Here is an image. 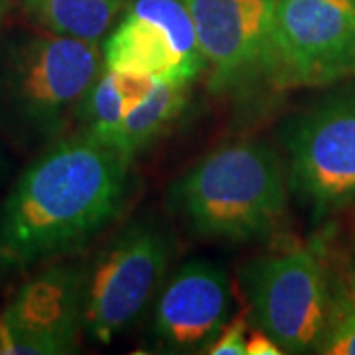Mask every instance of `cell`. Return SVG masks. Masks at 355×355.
Here are the masks:
<instances>
[{
    "mask_svg": "<svg viewBox=\"0 0 355 355\" xmlns=\"http://www.w3.org/2000/svg\"><path fill=\"white\" fill-rule=\"evenodd\" d=\"M288 191L314 216L355 202V89L322 101L288 128Z\"/></svg>",
    "mask_w": 355,
    "mask_h": 355,
    "instance_id": "52a82bcc",
    "label": "cell"
},
{
    "mask_svg": "<svg viewBox=\"0 0 355 355\" xmlns=\"http://www.w3.org/2000/svg\"><path fill=\"white\" fill-rule=\"evenodd\" d=\"M216 91L266 76L277 0H184Z\"/></svg>",
    "mask_w": 355,
    "mask_h": 355,
    "instance_id": "30bf717a",
    "label": "cell"
},
{
    "mask_svg": "<svg viewBox=\"0 0 355 355\" xmlns=\"http://www.w3.org/2000/svg\"><path fill=\"white\" fill-rule=\"evenodd\" d=\"M286 198L279 154L259 140L217 148L170 188V205L193 233L229 243L268 235L286 211Z\"/></svg>",
    "mask_w": 355,
    "mask_h": 355,
    "instance_id": "3957f363",
    "label": "cell"
},
{
    "mask_svg": "<svg viewBox=\"0 0 355 355\" xmlns=\"http://www.w3.org/2000/svg\"><path fill=\"white\" fill-rule=\"evenodd\" d=\"M170 263V239L148 221L116 235L85 275L83 330L99 343L127 331L160 291Z\"/></svg>",
    "mask_w": 355,
    "mask_h": 355,
    "instance_id": "5b68a950",
    "label": "cell"
},
{
    "mask_svg": "<svg viewBox=\"0 0 355 355\" xmlns=\"http://www.w3.org/2000/svg\"><path fill=\"white\" fill-rule=\"evenodd\" d=\"M266 77L277 87L355 77V0H277Z\"/></svg>",
    "mask_w": 355,
    "mask_h": 355,
    "instance_id": "277c9868",
    "label": "cell"
},
{
    "mask_svg": "<svg viewBox=\"0 0 355 355\" xmlns=\"http://www.w3.org/2000/svg\"><path fill=\"white\" fill-rule=\"evenodd\" d=\"M154 83L156 81L148 77L101 67L77 114L79 130L103 142L125 119V114L148 95Z\"/></svg>",
    "mask_w": 355,
    "mask_h": 355,
    "instance_id": "4fadbf2b",
    "label": "cell"
},
{
    "mask_svg": "<svg viewBox=\"0 0 355 355\" xmlns=\"http://www.w3.org/2000/svg\"><path fill=\"white\" fill-rule=\"evenodd\" d=\"M125 0H30V10L48 32L101 44L123 12Z\"/></svg>",
    "mask_w": 355,
    "mask_h": 355,
    "instance_id": "5bb4252c",
    "label": "cell"
},
{
    "mask_svg": "<svg viewBox=\"0 0 355 355\" xmlns=\"http://www.w3.org/2000/svg\"><path fill=\"white\" fill-rule=\"evenodd\" d=\"M284 354L282 347L275 342L265 330L257 328L254 331L247 334L245 343V355H280Z\"/></svg>",
    "mask_w": 355,
    "mask_h": 355,
    "instance_id": "e0dca14e",
    "label": "cell"
},
{
    "mask_svg": "<svg viewBox=\"0 0 355 355\" xmlns=\"http://www.w3.org/2000/svg\"><path fill=\"white\" fill-rule=\"evenodd\" d=\"M190 101V87H178L168 83H154L144 99H140L125 119L103 140L130 162L146 150L154 140L172 127L186 111Z\"/></svg>",
    "mask_w": 355,
    "mask_h": 355,
    "instance_id": "7c38bea8",
    "label": "cell"
},
{
    "mask_svg": "<svg viewBox=\"0 0 355 355\" xmlns=\"http://www.w3.org/2000/svg\"><path fill=\"white\" fill-rule=\"evenodd\" d=\"M6 12H8V0H0V26L6 18Z\"/></svg>",
    "mask_w": 355,
    "mask_h": 355,
    "instance_id": "ac0fdd59",
    "label": "cell"
},
{
    "mask_svg": "<svg viewBox=\"0 0 355 355\" xmlns=\"http://www.w3.org/2000/svg\"><path fill=\"white\" fill-rule=\"evenodd\" d=\"M229 308L227 272L211 261H188L160 291L154 340L168 354L205 352L229 320Z\"/></svg>",
    "mask_w": 355,
    "mask_h": 355,
    "instance_id": "8fae6325",
    "label": "cell"
},
{
    "mask_svg": "<svg viewBox=\"0 0 355 355\" xmlns=\"http://www.w3.org/2000/svg\"><path fill=\"white\" fill-rule=\"evenodd\" d=\"M241 280L257 326L284 354L316 352L330 320L328 284L316 254L296 249L254 259Z\"/></svg>",
    "mask_w": 355,
    "mask_h": 355,
    "instance_id": "8992f818",
    "label": "cell"
},
{
    "mask_svg": "<svg viewBox=\"0 0 355 355\" xmlns=\"http://www.w3.org/2000/svg\"><path fill=\"white\" fill-rule=\"evenodd\" d=\"M130 160L85 132L48 144L0 203V266L20 270L71 253L119 216Z\"/></svg>",
    "mask_w": 355,
    "mask_h": 355,
    "instance_id": "6da1fadb",
    "label": "cell"
},
{
    "mask_svg": "<svg viewBox=\"0 0 355 355\" xmlns=\"http://www.w3.org/2000/svg\"><path fill=\"white\" fill-rule=\"evenodd\" d=\"M85 275L79 265H51L20 286L0 314V355L77 352L83 330Z\"/></svg>",
    "mask_w": 355,
    "mask_h": 355,
    "instance_id": "9c48e42d",
    "label": "cell"
},
{
    "mask_svg": "<svg viewBox=\"0 0 355 355\" xmlns=\"http://www.w3.org/2000/svg\"><path fill=\"white\" fill-rule=\"evenodd\" d=\"M105 69L190 87L207 69L184 0H127L101 42Z\"/></svg>",
    "mask_w": 355,
    "mask_h": 355,
    "instance_id": "ba28073f",
    "label": "cell"
},
{
    "mask_svg": "<svg viewBox=\"0 0 355 355\" xmlns=\"http://www.w3.org/2000/svg\"><path fill=\"white\" fill-rule=\"evenodd\" d=\"M318 354L355 355V294L345 298L330 314L324 338L318 345Z\"/></svg>",
    "mask_w": 355,
    "mask_h": 355,
    "instance_id": "9a60e30c",
    "label": "cell"
},
{
    "mask_svg": "<svg viewBox=\"0 0 355 355\" xmlns=\"http://www.w3.org/2000/svg\"><path fill=\"white\" fill-rule=\"evenodd\" d=\"M352 288H354V294H355V265L352 268Z\"/></svg>",
    "mask_w": 355,
    "mask_h": 355,
    "instance_id": "d6986e66",
    "label": "cell"
},
{
    "mask_svg": "<svg viewBox=\"0 0 355 355\" xmlns=\"http://www.w3.org/2000/svg\"><path fill=\"white\" fill-rule=\"evenodd\" d=\"M101 67V44L48 30L0 42V130L28 148L65 137Z\"/></svg>",
    "mask_w": 355,
    "mask_h": 355,
    "instance_id": "7a4b0ae2",
    "label": "cell"
},
{
    "mask_svg": "<svg viewBox=\"0 0 355 355\" xmlns=\"http://www.w3.org/2000/svg\"><path fill=\"white\" fill-rule=\"evenodd\" d=\"M249 324L245 314H237L223 324L217 338L207 345L205 354L209 355H245Z\"/></svg>",
    "mask_w": 355,
    "mask_h": 355,
    "instance_id": "2e32d148",
    "label": "cell"
}]
</instances>
